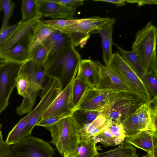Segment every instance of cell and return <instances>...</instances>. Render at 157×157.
<instances>
[{"label": "cell", "mask_w": 157, "mask_h": 157, "mask_svg": "<svg viewBox=\"0 0 157 157\" xmlns=\"http://www.w3.org/2000/svg\"><path fill=\"white\" fill-rule=\"evenodd\" d=\"M2 2V0H0V12L2 10V8H1Z\"/></svg>", "instance_id": "cell-48"}, {"label": "cell", "mask_w": 157, "mask_h": 157, "mask_svg": "<svg viewBox=\"0 0 157 157\" xmlns=\"http://www.w3.org/2000/svg\"><path fill=\"white\" fill-rule=\"evenodd\" d=\"M116 19L99 28L98 33L101 38L102 49V59L105 65L110 60L113 55L112 34Z\"/></svg>", "instance_id": "cell-20"}, {"label": "cell", "mask_w": 157, "mask_h": 157, "mask_svg": "<svg viewBox=\"0 0 157 157\" xmlns=\"http://www.w3.org/2000/svg\"><path fill=\"white\" fill-rule=\"evenodd\" d=\"M112 123V121L105 116L99 114L93 122L78 129L80 141L92 138L108 127Z\"/></svg>", "instance_id": "cell-21"}, {"label": "cell", "mask_w": 157, "mask_h": 157, "mask_svg": "<svg viewBox=\"0 0 157 157\" xmlns=\"http://www.w3.org/2000/svg\"><path fill=\"white\" fill-rule=\"evenodd\" d=\"M68 157H79V156H78V154L77 152L76 153H75L74 154H73L70 156H69Z\"/></svg>", "instance_id": "cell-47"}, {"label": "cell", "mask_w": 157, "mask_h": 157, "mask_svg": "<svg viewBox=\"0 0 157 157\" xmlns=\"http://www.w3.org/2000/svg\"><path fill=\"white\" fill-rule=\"evenodd\" d=\"M28 82L26 77L20 72L15 85L18 94L23 97L28 89Z\"/></svg>", "instance_id": "cell-39"}, {"label": "cell", "mask_w": 157, "mask_h": 157, "mask_svg": "<svg viewBox=\"0 0 157 157\" xmlns=\"http://www.w3.org/2000/svg\"><path fill=\"white\" fill-rule=\"evenodd\" d=\"M147 157H157V148L147 152Z\"/></svg>", "instance_id": "cell-45"}, {"label": "cell", "mask_w": 157, "mask_h": 157, "mask_svg": "<svg viewBox=\"0 0 157 157\" xmlns=\"http://www.w3.org/2000/svg\"><path fill=\"white\" fill-rule=\"evenodd\" d=\"M76 76L90 87L95 88L99 80V71L97 61L91 59H81Z\"/></svg>", "instance_id": "cell-17"}, {"label": "cell", "mask_w": 157, "mask_h": 157, "mask_svg": "<svg viewBox=\"0 0 157 157\" xmlns=\"http://www.w3.org/2000/svg\"><path fill=\"white\" fill-rule=\"evenodd\" d=\"M157 28L151 21L138 30L132 46L146 71L157 76Z\"/></svg>", "instance_id": "cell-1"}, {"label": "cell", "mask_w": 157, "mask_h": 157, "mask_svg": "<svg viewBox=\"0 0 157 157\" xmlns=\"http://www.w3.org/2000/svg\"><path fill=\"white\" fill-rule=\"evenodd\" d=\"M124 140L147 152L157 148V132L142 131L134 135L125 137Z\"/></svg>", "instance_id": "cell-18"}, {"label": "cell", "mask_w": 157, "mask_h": 157, "mask_svg": "<svg viewBox=\"0 0 157 157\" xmlns=\"http://www.w3.org/2000/svg\"><path fill=\"white\" fill-rule=\"evenodd\" d=\"M72 113L71 112H65L47 118L40 119L36 126L43 127L48 130L61 119L71 116Z\"/></svg>", "instance_id": "cell-36"}, {"label": "cell", "mask_w": 157, "mask_h": 157, "mask_svg": "<svg viewBox=\"0 0 157 157\" xmlns=\"http://www.w3.org/2000/svg\"><path fill=\"white\" fill-rule=\"evenodd\" d=\"M94 157H139L136 148L124 140L118 147L103 152H98Z\"/></svg>", "instance_id": "cell-23"}, {"label": "cell", "mask_w": 157, "mask_h": 157, "mask_svg": "<svg viewBox=\"0 0 157 157\" xmlns=\"http://www.w3.org/2000/svg\"><path fill=\"white\" fill-rule=\"evenodd\" d=\"M77 19H58L44 20L41 21L45 25L60 31L69 29L76 22Z\"/></svg>", "instance_id": "cell-32"}, {"label": "cell", "mask_w": 157, "mask_h": 157, "mask_svg": "<svg viewBox=\"0 0 157 157\" xmlns=\"http://www.w3.org/2000/svg\"><path fill=\"white\" fill-rule=\"evenodd\" d=\"M0 157H15L11 145L7 144L5 141L0 149Z\"/></svg>", "instance_id": "cell-42"}, {"label": "cell", "mask_w": 157, "mask_h": 157, "mask_svg": "<svg viewBox=\"0 0 157 157\" xmlns=\"http://www.w3.org/2000/svg\"><path fill=\"white\" fill-rule=\"evenodd\" d=\"M94 1L110 3L115 4L118 6L125 5H126L125 2H126V0H94Z\"/></svg>", "instance_id": "cell-44"}, {"label": "cell", "mask_w": 157, "mask_h": 157, "mask_svg": "<svg viewBox=\"0 0 157 157\" xmlns=\"http://www.w3.org/2000/svg\"><path fill=\"white\" fill-rule=\"evenodd\" d=\"M119 91L99 90L89 87L85 92L75 109L99 111L111 101Z\"/></svg>", "instance_id": "cell-9"}, {"label": "cell", "mask_w": 157, "mask_h": 157, "mask_svg": "<svg viewBox=\"0 0 157 157\" xmlns=\"http://www.w3.org/2000/svg\"><path fill=\"white\" fill-rule=\"evenodd\" d=\"M80 54L72 45L64 48L45 68L47 77H58L62 90L69 83L77 72L81 60Z\"/></svg>", "instance_id": "cell-3"}, {"label": "cell", "mask_w": 157, "mask_h": 157, "mask_svg": "<svg viewBox=\"0 0 157 157\" xmlns=\"http://www.w3.org/2000/svg\"><path fill=\"white\" fill-rule=\"evenodd\" d=\"M96 61L98 67L99 80L95 88L102 90L133 91L129 86L114 75L100 61Z\"/></svg>", "instance_id": "cell-15"}, {"label": "cell", "mask_w": 157, "mask_h": 157, "mask_svg": "<svg viewBox=\"0 0 157 157\" xmlns=\"http://www.w3.org/2000/svg\"><path fill=\"white\" fill-rule=\"evenodd\" d=\"M126 2L130 3H137L139 7L147 4H157L156 0H128Z\"/></svg>", "instance_id": "cell-43"}, {"label": "cell", "mask_w": 157, "mask_h": 157, "mask_svg": "<svg viewBox=\"0 0 157 157\" xmlns=\"http://www.w3.org/2000/svg\"><path fill=\"white\" fill-rule=\"evenodd\" d=\"M157 77L154 75L145 74L140 78L152 99L157 97Z\"/></svg>", "instance_id": "cell-33"}, {"label": "cell", "mask_w": 157, "mask_h": 157, "mask_svg": "<svg viewBox=\"0 0 157 157\" xmlns=\"http://www.w3.org/2000/svg\"><path fill=\"white\" fill-rule=\"evenodd\" d=\"M11 147L15 157H54L55 154L49 143L31 135Z\"/></svg>", "instance_id": "cell-6"}, {"label": "cell", "mask_w": 157, "mask_h": 157, "mask_svg": "<svg viewBox=\"0 0 157 157\" xmlns=\"http://www.w3.org/2000/svg\"><path fill=\"white\" fill-rule=\"evenodd\" d=\"M147 102L133 91H120L114 98L101 110L111 109L118 112L121 115V121Z\"/></svg>", "instance_id": "cell-7"}, {"label": "cell", "mask_w": 157, "mask_h": 157, "mask_svg": "<svg viewBox=\"0 0 157 157\" xmlns=\"http://www.w3.org/2000/svg\"><path fill=\"white\" fill-rule=\"evenodd\" d=\"M89 87L88 85L76 76L73 82L71 92L72 102L75 109Z\"/></svg>", "instance_id": "cell-30"}, {"label": "cell", "mask_w": 157, "mask_h": 157, "mask_svg": "<svg viewBox=\"0 0 157 157\" xmlns=\"http://www.w3.org/2000/svg\"><path fill=\"white\" fill-rule=\"evenodd\" d=\"M41 44L47 54L44 66L46 67L65 48L71 45L70 38L65 33L57 30L46 39Z\"/></svg>", "instance_id": "cell-11"}, {"label": "cell", "mask_w": 157, "mask_h": 157, "mask_svg": "<svg viewBox=\"0 0 157 157\" xmlns=\"http://www.w3.org/2000/svg\"><path fill=\"white\" fill-rule=\"evenodd\" d=\"M139 112L138 109L121 121L125 132V137L134 135L143 131L139 121Z\"/></svg>", "instance_id": "cell-27"}, {"label": "cell", "mask_w": 157, "mask_h": 157, "mask_svg": "<svg viewBox=\"0 0 157 157\" xmlns=\"http://www.w3.org/2000/svg\"><path fill=\"white\" fill-rule=\"evenodd\" d=\"M21 11V20L24 21L30 20L39 15L37 0H23Z\"/></svg>", "instance_id": "cell-29"}, {"label": "cell", "mask_w": 157, "mask_h": 157, "mask_svg": "<svg viewBox=\"0 0 157 157\" xmlns=\"http://www.w3.org/2000/svg\"><path fill=\"white\" fill-rule=\"evenodd\" d=\"M126 135L121 122H112L108 127L92 138L104 147L119 145L124 140Z\"/></svg>", "instance_id": "cell-14"}, {"label": "cell", "mask_w": 157, "mask_h": 157, "mask_svg": "<svg viewBox=\"0 0 157 157\" xmlns=\"http://www.w3.org/2000/svg\"><path fill=\"white\" fill-rule=\"evenodd\" d=\"M39 14L41 17H50L55 19H73L75 10L52 0H37Z\"/></svg>", "instance_id": "cell-13"}, {"label": "cell", "mask_w": 157, "mask_h": 157, "mask_svg": "<svg viewBox=\"0 0 157 157\" xmlns=\"http://www.w3.org/2000/svg\"><path fill=\"white\" fill-rule=\"evenodd\" d=\"M71 40V45L74 48L79 46L83 48L90 37V35L80 32L67 30L64 32Z\"/></svg>", "instance_id": "cell-31"}, {"label": "cell", "mask_w": 157, "mask_h": 157, "mask_svg": "<svg viewBox=\"0 0 157 157\" xmlns=\"http://www.w3.org/2000/svg\"><path fill=\"white\" fill-rule=\"evenodd\" d=\"M115 19L109 17H101L99 16L78 19L77 22L73 26L67 30L76 31L90 35L97 33L99 28Z\"/></svg>", "instance_id": "cell-19"}, {"label": "cell", "mask_w": 157, "mask_h": 157, "mask_svg": "<svg viewBox=\"0 0 157 157\" xmlns=\"http://www.w3.org/2000/svg\"><path fill=\"white\" fill-rule=\"evenodd\" d=\"M36 113L33 109L27 115L22 118L9 132L5 142L9 145H13L19 141L22 131L29 121Z\"/></svg>", "instance_id": "cell-25"}, {"label": "cell", "mask_w": 157, "mask_h": 157, "mask_svg": "<svg viewBox=\"0 0 157 157\" xmlns=\"http://www.w3.org/2000/svg\"><path fill=\"white\" fill-rule=\"evenodd\" d=\"M33 31L9 50L0 54V63L10 62L23 64L31 60L29 46Z\"/></svg>", "instance_id": "cell-12"}, {"label": "cell", "mask_w": 157, "mask_h": 157, "mask_svg": "<svg viewBox=\"0 0 157 157\" xmlns=\"http://www.w3.org/2000/svg\"><path fill=\"white\" fill-rule=\"evenodd\" d=\"M56 29L47 26L39 20L35 26L32 33L29 51L40 44Z\"/></svg>", "instance_id": "cell-22"}, {"label": "cell", "mask_w": 157, "mask_h": 157, "mask_svg": "<svg viewBox=\"0 0 157 157\" xmlns=\"http://www.w3.org/2000/svg\"><path fill=\"white\" fill-rule=\"evenodd\" d=\"M18 24L19 22L13 25L1 28L0 29V46L7 40Z\"/></svg>", "instance_id": "cell-40"}, {"label": "cell", "mask_w": 157, "mask_h": 157, "mask_svg": "<svg viewBox=\"0 0 157 157\" xmlns=\"http://www.w3.org/2000/svg\"><path fill=\"white\" fill-rule=\"evenodd\" d=\"M77 72L74 75L68 85L63 90L49 107L43 113L41 119H44L63 113L71 112L75 108L71 100V92L74 80Z\"/></svg>", "instance_id": "cell-10"}, {"label": "cell", "mask_w": 157, "mask_h": 157, "mask_svg": "<svg viewBox=\"0 0 157 157\" xmlns=\"http://www.w3.org/2000/svg\"><path fill=\"white\" fill-rule=\"evenodd\" d=\"M2 125L0 124V149L2 147L4 141L3 140L2 131H1V128Z\"/></svg>", "instance_id": "cell-46"}, {"label": "cell", "mask_w": 157, "mask_h": 157, "mask_svg": "<svg viewBox=\"0 0 157 157\" xmlns=\"http://www.w3.org/2000/svg\"><path fill=\"white\" fill-rule=\"evenodd\" d=\"M157 97L152 99L149 102L150 116L147 130L157 132Z\"/></svg>", "instance_id": "cell-37"}, {"label": "cell", "mask_w": 157, "mask_h": 157, "mask_svg": "<svg viewBox=\"0 0 157 157\" xmlns=\"http://www.w3.org/2000/svg\"><path fill=\"white\" fill-rule=\"evenodd\" d=\"M20 72L26 76L29 83L22 103L16 108L17 114L21 116L31 111L39 91L44 89L43 85L44 81L41 72L32 62L23 64Z\"/></svg>", "instance_id": "cell-5"}, {"label": "cell", "mask_w": 157, "mask_h": 157, "mask_svg": "<svg viewBox=\"0 0 157 157\" xmlns=\"http://www.w3.org/2000/svg\"><path fill=\"white\" fill-rule=\"evenodd\" d=\"M107 68L128 85L132 91L144 98L147 101L151 97L141 79L128 65L117 51L113 53Z\"/></svg>", "instance_id": "cell-4"}, {"label": "cell", "mask_w": 157, "mask_h": 157, "mask_svg": "<svg viewBox=\"0 0 157 157\" xmlns=\"http://www.w3.org/2000/svg\"><path fill=\"white\" fill-rule=\"evenodd\" d=\"M97 143L92 138L81 140L77 150L79 157H94L98 152Z\"/></svg>", "instance_id": "cell-28"}, {"label": "cell", "mask_w": 157, "mask_h": 157, "mask_svg": "<svg viewBox=\"0 0 157 157\" xmlns=\"http://www.w3.org/2000/svg\"><path fill=\"white\" fill-rule=\"evenodd\" d=\"M52 0L53 2L59 3L75 10L77 7L82 5L84 4V1L82 0Z\"/></svg>", "instance_id": "cell-41"}, {"label": "cell", "mask_w": 157, "mask_h": 157, "mask_svg": "<svg viewBox=\"0 0 157 157\" xmlns=\"http://www.w3.org/2000/svg\"><path fill=\"white\" fill-rule=\"evenodd\" d=\"M15 4V2L11 0H2L1 8L3 12V17L1 28L8 25Z\"/></svg>", "instance_id": "cell-35"}, {"label": "cell", "mask_w": 157, "mask_h": 157, "mask_svg": "<svg viewBox=\"0 0 157 157\" xmlns=\"http://www.w3.org/2000/svg\"><path fill=\"white\" fill-rule=\"evenodd\" d=\"M48 130L52 138L50 143L62 157H68L77 152L80 141L78 129L71 116L61 119Z\"/></svg>", "instance_id": "cell-2"}, {"label": "cell", "mask_w": 157, "mask_h": 157, "mask_svg": "<svg viewBox=\"0 0 157 157\" xmlns=\"http://www.w3.org/2000/svg\"><path fill=\"white\" fill-rule=\"evenodd\" d=\"M47 52L44 46L40 44L30 52V59L38 66L44 65L47 56Z\"/></svg>", "instance_id": "cell-34"}, {"label": "cell", "mask_w": 157, "mask_h": 157, "mask_svg": "<svg viewBox=\"0 0 157 157\" xmlns=\"http://www.w3.org/2000/svg\"><path fill=\"white\" fill-rule=\"evenodd\" d=\"M143 157H147L146 156L143 155Z\"/></svg>", "instance_id": "cell-49"}, {"label": "cell", "mask_w": 157, "mask_h": 157, "mask_svg": "<svg viewBox=\"0 0 157 157\" xmlns=\"http://www.w3.org/2000/svg\"><path fill=\"white\" fill-rule=\"evenodd\" d=\"M39 15L30 20L19 21L17 27L5 42L0 46V55L9 50L14 45L31 32L40 20Z\"/></svg>", "instance_id": "cell-16"}, {"label": "cell", "mask_w": 157, "mask_h": 157, "mask_svg": "<svg viewBox=\"0 0 157 157\" xmlns=\"http://www.w3.org/2000/svg\"><path fill=\"white\" fill-rule=\"evenodd\" d=\"M150 101L142 105L139 108V120L143 131L147 130L149 120Z\"/></svg>", "instance_id": "cell-38"}, {"label": "cell", "mask_w": 157, "mask_h": 157, "mask_svg": "<svg viewBox=\"0 0 157 157\" xmlns=\"http://www.w3.org/2000/svg\"><path fill=\"white\" fill-rule=\"evenodd\" d=\"M99 115L97 111L84 109H75L71 117L79 129L85 125L93 122Z\"/></svg>", "instance_id": "cell-26"}, {"label": "cell", "mask_w": 157, "mask_h": 157, "mask_svg": "<svg viewBox=\"0 0 157 157\" xmlns=\"http://www.w3.org/2000/svg\"><path fill=\"white\" fill-rule=\"evenodd\" d=\"M23 64L8 62L0 64V114L8 105Z\"/></svg>", "instance_id": "cell-8"}, {"label": "cell", "mask_w": 157, "mask_h": 157, "mask_svg": "<svg viewBox=\"0 0 157 157\" xmlns=\"http://www.w3.org/2000/svg\"><path fill=\"white\" fill-rule=\"evenodd\" d=\"M126 62L140 78L146 74V71L137 56L133 51L125 50L114 44Z\"/></svg>", "instance_id": "cell-24"}]
</instances>
